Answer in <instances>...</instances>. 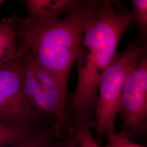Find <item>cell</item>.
I'll list each match as a JSON object with an SVG mask.
<instances>
[{
  "label": "cell",
  "mask_w": 147,
  "mask_h": 147,
  "mask_svg": "<svg viewBox=\"0 0 147 147\" xmlns=\"http://www.w3.org/2000/svg\"><path fill=\"white\" fill-rule=\"evenodd\" d=\"M132 25L129 12L119 1L102 0L84 27L75 64L78 81L68 106L69 117L93 122L100 80L117 53L122 36Z\"/></svg>",
  "instance_id": "cell-1"
},
{
  "label": "cell",
  "mask_w": 147,
  "mask_h": 147,
  "mask_svg": "<svg viewBox=\"0 0 147 147\" xmlns=\"http://www.w3.org/2000/svg\"><path fill=\"white\" fill-rule=\"evenodd\" d=\"M101 1L82 0L63 18L53 20L37 21L13 16L20 45L66 87L79 55L85 25Z\"/></svg>",
  "instance_id": "cell-2"
},
{
  "label": "cell",
  "mask_w": 147,
  "mask_h": 147,
  "mask_svg": "<svg viewBox=\"0 0 147 147\" xmlns=\"http://www.w3.org/2000/svg\"><path fill=\"white\" fill-rule=\"evenodd\" d=\"M139 46L137 42H130L123 53H117L100 80L93 123L100 140L116 134L115 121L121 95Z\"/></svg>",
  "instance_id": "cell-3"
},
{
  "label": "cell",
  "mask_w": 147,
  "mask_h": 147,
  "mask_svg": "<svg viewBox=\"0 0 147 147\" xmlns=\"http://www.w3.org/2000/svg\"><path fill=\"white\" fill-rule=\"evenodd\" d=\"M118 115V134L131 140L147 134V45L140 46L126 78Z\"/></svg>",
  "instance_id": "cell-4"
},
{
  "label": "cell",
  "mask_w": 147,
  "mask_h": 147,
  "mask_svg": "<svg viewBox=\"0 0 147 147\" xmlns=\"http://www.w3.org/2000/svg\"><path fill=\"white\" fill-rule=\"evenodd\" d=\"M20 55L0 66V123L14 128L45 127L36 123L27 110L22 93Z\"/></svg>",
  "instance_id": "cell-5"
},
{
  "label": "cell",
  "mask_w": 147,
  "mask_h": 147,
  "mask_svg": "<svg viewBox=\"0 0 147 147\" xmlns=\"http://www.w3.org/2000/svg\"><path fill=\"white\" fill-rule=\"evenodd\" d=\"M82 0H26L27 18L37 21L53 20L67 14Z\"/></svg>",
  "instance_id": "cell-6"
},
{
  "label": "cell",
  "mask_w": 147,
  "mask_h": 147,
  "mask_svg": "<svg viewBox=\"0 0 147 147\" xmlns=\"http://www.w3.org/2000/svg\"><path fill=\"white\" fill-rule=\"evenodd\" d=\"M21 51L13 16L0 19V66L19 56Z\"/></svg>",
  "instance_id": "cell-7"
},
{
  "label": "cell",
  "mask_w": 147,
  "mask_h": 147,
  "mask_svg": "<svg viewBox=\"0 0 147 147\" xmlns=\"http://www.w3.org/2000/svg\"><path fill=\"white\" fill-rule=\"evenodd\" d=\"M70 119L71 131L69 136L73 138L76 147H102L99 145L92 135L93 122L75 117H71Z\"/></svg>",
  "instance_id": "cell-8"
},
{
  "label": "cell",
  "mask_w": 147,
  "mask_h": 147,
  "mask_svg": "<svg viewBox=\"0 0 147 147\" xmlns=\"http://www.w3.org/2000/svg\"><path fill=\"white\" fill-rule=\"evenodd\" d=\"M131 11L129 13L132 24L136 27L140 33L137 42L147 45V1L132 0Z\"/></svg>",
  "instance_id": "cell-9"
},
{
  "label": "cell",
  "mask_w": 147,
  "mask_h": 147,
  "mask_svg": "<svg viewBox=\"0 0 147 147\" xmlns=\"http://www.w3.org/2000/svg\"><path fill=\"white\" fill-rule=\"evenodd\" d=\"M57 139L53 127H47L25 139L5 147H50Z\"/></svg>",
  "instance_id": "cell-10"
},
{
  "label": "cell",
  "mask_w": 147,
  "mask_h": 147,
  "mask_svg": "<svg viewBox=\"0 0 147 147\" xmlns=\"http://www.w3.org/2000/svg\"><path fill=\"white\" fill-rule=\"evenodd\" d=\"M43 128H14L0 123V147H5L19 142Z\"/></svg>",
  "instance_id": "cell-11"
},
{
  "label": "cell",
  "mask_w": 147,
  "mask_h": 147,
  "mask_svg": "<svg viewBox=\"0 0 147 147\" xmlns=\"http://www.w3.org/2000/svg\"><path fill=\"white\" fill-rule=\"evenodd\" d=\"M107 140L108 143L102 147H146L133 143L131 140L121 136L118 133H116Z\"/></svg>",
  "instance_id": "cell-12"
},
{
  "label": "cell",
  "mask_w": 147,
  "mask_h": 147,
  "mask_svg": "<svg viewBox=\"0 0 147 147\" xmlns=\"http://www.w3.org/2000/svg\"><path fill=\"white\" fill-rule=\"evenodd\" d=\"M50 147H76V146L73 138L68 136L65 138L56 140Z\"/></svg>",
  "instance_id": "cell-13"
},
{
  "label": "cell",
  "mask_w": 147,
  "mask_h": 147,
  "mask_svg": "<svg viewBox=\"0 0 147 147\" xmlns=\"http://www.w3.org/2000/svg\"><path fill=\"white\" fill-rule=\"evenodd\" d=\"M5 2V1H3V0H0V7L1 6V5H2Z\"/></svg>",
  "instance_id": "cell-14"
}]
</instances>
